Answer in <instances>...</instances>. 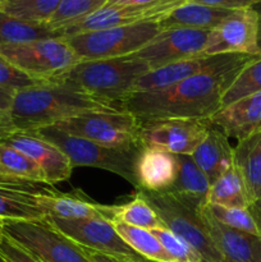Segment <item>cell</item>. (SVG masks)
Masks as SVG:
<instances>
[{
    "label": "cell",
    "instance_id": "ac0fdd59",
    "mask_svg": "<svg viewBox=\"0 0 261 262\" xmlns=\"http://www.w3.org/2000/svg\"><path fill=\"white\" fill-rule=\"evenodd\" d=\"M49 184L0 179V219L41 220L46 214L38 204V196L53 192Z\"/></svg>",
    "mask_w": 261,
    "mask_h": 262
},
{
    "label": "cell",
    "instance_id": "7dc6e473",
    "mask_svg": "<svg viewBox=\"0 0 261 262\" xmlns=\"http://www.w3.org/2000/svg\"><path fill=\"white\" fill-rule=\"evenodd\" d=\"M0 262H7V261H5V260H4V258H3V257H2V256H0Z\"/></svg>",
    "mask_w": 261,
    "mask_h": 262
},
{
    "label": "cell",
    "instance_id": "74e56055",
    "mask_svg": "<svg viewBox=\"0 0 261 262\" xmlns=\"http://www.w3.org/2000/svg\"><path fill=\"white\" fill-rule=\"evenodd\" d=\"M258 0H186V3H196V4L209 5V7L222 8V9H243L251 8Z\"/></svg>",
    "mask_w": 261,
    "mask_h": 262
},
{
    "label": "cell",
    "instance_id": "d4e9b609",
    "mask_svg": "<svg viewBox=\"0 0 261 262\" xmlns=\"http://www.w3.org/2000/svg\"><path fill=\"white\" fill-rule=\"evenodd\" d=\"M205 204L240 209H250L252 206L243 177L237 166L233 165L210 184Z\"/></svg>",
    "mask_w": 261,
    "mask_h": 262
},
{
    "label": "cell",
    "instance_id": "bcb514c9",
    "mask_svg": "<svg viewBox=\"0 0 261 262\" xmlns=\"http://www.w3.org/2000/svg\"><path fill=\"white\" fill-rule=\"evenodd\" d=\"M120 0H107V4H115V3H119Z\"/></svg>",
    "mask_w": 261,
    "mask_h": 262
},
{
    "label": "cell",
    "instance_id": "ffe728a7",
    "mask_svg": "<svg viewBox=\"0 0 261 262\" xmlns=\"http://www.w3.org/2000/svg\"><path fill=\"white\" fill-rule=\"evenodd\" d=\"M135 170L138 189L168 191L177 178L176 155L160 147H141Z\"/></svg>",
    "mask_w": 261,
    "mask_h": 262
},
{
    "label": "cell",
    "instance_id": "7bdbcfd3",
    "mask_svg": "<svg viewBox=\"0 0 261 262\" xmlns=\"http://www.w3.org/2000/svg\"><path fill=\"white\" fill-rule=\"evenodd\" d=\"M250 210H251V212H252L253 216H255L256 223H257L258 230H260V235H258V238H260V248H261V211L258 209H256L255 206H251Z\"/></svg>",
    "mask_w": 261,
    "mask_h": 262
},
{
    "label": "cell",
    "instance_id": "7402d4cb",
    "mask_svg": "<svg viewBox=\"0 0 261 262\" xmlns=\"http://www.w3.org/2000/svg\"><path fill=\"white\" fill-rule=\"evenodd\" d=\"M191 156L210 184L234 165V147L230 145L229 138L211 125Z\"/></svg>",
    "mask_w": 261,
    "mask_h": 262
},
{
    "label": "cell",
    "instance_id": "836d02e7",
    "mask_svg": "<svg viewBox=\"0 0 261 262\" xmlns=\"http://www.w3.org/2000/svg\"><path fill=\"white\" fill-rule=\"evenodd\" d=\"M210 214L227 227L241 232L250 233L253 235H260L257 223L250 209H240V207H223L217 205L205 204Z\"/></svg>",
    "mask_w": 261,
    "mask_h": 262
},
{
    "label": "cell",
    "instance_id": "9c48e42d",
    "mask_svg": "<svg viewBox=\"0 0 261 262\" xmlns=\"http://www.w3.org/2000/svg\"><path fill=\"white\" fill-rule=\"evenodd\" d=\"M4 235L44 262H91L82 247L69 239L49 220H4Z\"/></svg>",
    "mask_w": 261,
    "mask_h": 262
},
{
    "label": "cell",
    "instance_id": "484cf974",
    "mask_svg": "<svg viewBox=\"0 0 261 262\" xmlns=\"http://www.w3.org/2000/svg\"><path fill=\"white\" fill-rule=\"evenodd\" d=\"M58 37H64L60 30H54L46 23L27 22L0 10V45Z\"/></svg>",
    "mask_w": 261,
    "mask_h": 262
},
{
    "label": "cell",
    "instance_id": "ba28073f",
    "mask_svg": "<svg viewBox=\"0 0 261 262\" xmlns=\"http://www.w3.org/2000/svg\"><path fill=\"white\" fill-rule=\"evenodd\" d=\"M158 22H140L68 36L67 41L81 60L117 59L132 55L160 33Z\"/></svg>",
    "mask_w": 261,
    "mask_h": 262
},
{
    "label": "cell",
    "instance_id": "d6a6232c",
    "mask_svg": "<svg viewBox=\"0 0 261 262\" xmlns=\"http://www.w3.org/2000/svg\"><path fill=\"white\" fill-rule=\"evenodd\" d=\"M106 4L107 0H61L48 25L54 30H61L97 12Z\"/></svg>",
    "mask_w": 261,
    "mask_h": 262
},
{
    "label": "cell",
    "instance_id": "b9f144b4",
    "mask_svg": "<svg viewBox=\"0 0 261 262\" xmlns=\"http://www.w3.org/2000/svg\"><path fill=\"white\" fill-rule=\"evenodd\" d=\"M117 260L119 262H151L146 258H143L142 256L136 255V256H123V257H117Z\"/></svg>",
    "mask_w": 261,
    "mask_h": 262
},
{
    "label": "cell",
    "instance_id": "7c38bea8",
    "mask_svg": "<svg viewBox=\"0 0 261 262\" xmlns=\"http://www.w3.org/2000/svg\"><path fill=\"white\" fill-rule=\"evenodd\" d=\"M219 54L261 55L257 45V15L252 8L232 10L216 27L209 31L200 56Z\"/></svg>",
    "mask_w": 261,
    "mask_h": 262
},
{
    "label": "cell",
    "instance_id": "1f68e13d",
    "mask_svg": "<svg viewBox=\"0 0 261 262\" xmlns=\"http://www.w3.org/2000/svg\"><path fill=\"white\" fill-rule=\"evenodd\" d=\"M257 92H261V55L243 67L223 95L222 104L227 106Z\"/></svg>",
    "mask_w": 261,
    "mask_h": 262
},
{
    "label": "cell",
    "instance_id": "277c9868",
    "mask_svg": "<svg viewBox=\"0 0 261 262\" xmlns=\"http://www.w3.org/2000/svg\"><path fill=\"white\" fill-rule=\"evenodd\" d=\"M138 193L155 210L166 229L186 241L200 253L202 262H223L200 216V207L205 201L179 196L169 191L138 189Z\"/></svg>",
    "mask_w": 261,
    "mask_h": 262
},
{
    "label": "cell",
    "instance_id": "f35d334b",
    "mask_svg": "<svg viewBox=\"0 0 261 262\" xmlns=\"http://www.w3.org/2000/svg\"><path fill=\"white\" fill-rule=\"evenodd\" d=\"M17 132L10 120L9 113H0V141H5Z\"/></svg>",
    "mask_w": 261,
    "mask_h": 262
},
{
    "label": "cell",
    "instance_id": "9a60e30c",
    "mask_svg": "<svg viewBox=\"0 0 261 262\" xmlns=\"http://www.w3.org/2000/svg\"><path fill=\"white\" fill-rule=\"evenodd\" d=\"M54 228L73 241L76 245L105 255L123 257L137 253L119 237L114 224L104 219H61L48 216Z\"/></svg>",
    "mask_w": 261,
    "mask_h": 262
},
{
    "label": "cell",
    "instance_id": "3957f363",
    "mask_svg": "<svg viewBox=\"0 0 261 262\" xmlns=\"http://www.w3.org/2000/svg\"><path fill=\"white\" fill-rule=\"evenodd\" d=\"M148 71L145 61L129 56L81 60L58 81L73 84L90 96L119 109L120 102L132 94L136 81Z\"/></svg>",
    "mask_w": 261,
    "mask_h": 262
},
{
    "label": "cell",
    "instance_id": "60d3db41",
    "mask_svg": "<svg viewBox=\"0 0 261 262\" xmlns=\"http://www.w3.org/2000/svg\"><path fill=\"white\" fill-rule=\"evenodd\" d=\"M251 8L255 10L256 15H257V45H258V50H260V54H261V0H258L257 3H255Z\"/></svg>",
    "mask_w": 261,
    "mask_h": 262
},
{
    "label": "cell",
    "instance_id": "30bf717a",
    "mask_svg": "<svg viewBox=\"0 0 261 262\" xmlns=\"http://www.w3.org/2000/svg\"><path fill=\"white\" fill-rule=\"evenodd\" d=\"M258 55L247 54H219L211 56H194L153 69L136 81L132 94L166 89L200 73L245 67ZM130 94V95H132Z\"/></svg>",
    "mask_w": 261,
    "mask_h": 262
},
{
    "label": "cell",
    "instance_id": "f546056e",
    "mask_svg": "<svg viewBox=\"0 0 261 262\" xmlns=\"http://www.w3.org/2000/svg\"><path fill=\"white\" fill-rule=\"evenodd\" d=\"M61 0H0V10L12 17L33 23H46Z\"/></svg>",
    "mask_w": 261,
    "mask_h": 262
},
{
    "label": "cell",
    "instance_id": "ee69618b",
    "mask_svg": "<svg viewBox=\"0 0 261 262\" xmlns=\"http://www.w3.org/2000/svg\"><path fill=\"white\" fill-rule=\"evenodd\" d=\"M3 223H4V220L0 219V239L4 237V232H3Z\"/></svg>",
    "mask_w": 261,
    "mask_h": 262
},
{
    "label": "cell",
    "instance_id": "e575fe53",
    "mask_svg": "<svg viewBox=\"0 0 261 262\" xmlns=\"http://www.w3.org/2000/svg\"><path fill=\"white\" fill-rule=\"evenodd\" d=\"M151 233L158 238L173 262H202V257L194 248L166 228L153 229Z\"/></svg>",
    "mask_w": 261,
    "mask_h": 262
},
{
    "label": "cell",
    "instance_id": "52a82bcc",
    "mask_svg": "<svg viewBox=\"0 0 261 262\" xmlns=\"http://www.w3.org/2000/svg\"><path fill=\"white\" fill-rule=\"evenodd\" d=\"M0 55L40 82H55L81 59L66 37L0 45Z\"/></svg>",
    "mask_w": 261,
    "mask_h": 262
},
{
    "label": "cell",
    "instance_id": "d590c367",
    "mask_svg": "<svg viewBox=\"0 0 261 262\" xmlns=\"http://www.w3.org/2000/svg\"><path fill=\"white\" fill-rule=\"evenodd\" d=\"M38 83H46L40 82L37 79H33L25 72L18 69L13 66L9 60L0 55V87L12 92H18L20 90H25L27 87L36 86Z\"/></svg>",
    "mask_w": 261,
    "mask_h": 262
},
{
    "label": "cell",
    "instance_id": "e0dca14e",
    "mask_svg": "<svg viewBox=\"0 0 261 262\" xmlns=\"http://www.w3.org/2000/svg\"><path fill=\"white\" fill-rule=\"evenodd\" d=\"M5 142L32 159L41 168L49 186L71 178L73 165L68 156L49 141L32 132H15Z\"/></svg>",
    "mask_w": 261,
    "mask_h": 262
},
{
    "label": "cell",
    "instance_id": "4dcf8cb0",
    "mask_svg": "<svg viewBox=\"0 0 261 262\" xmlns=\"http://www.w3.org/2000/svg\"><path fill=\"white\" fill-rule=\"evenodd\" d=\"M114 222L147 230L165 228L155 210L140 193L136 194L132 201L124 205H118Z\"/></svg>",
    "mask_w": 261,
    "mask_h": 262
},
{
    "label": "cell",
    "instance_id": "8fae6325",
    "mask_svg": "<svg viewBox=\"0 0 261 262\" xmlns=\"http://www.w3.org/2000/svg\"><path fill=\"white\" fill-rule=\"evenodd\" d=\"M184 3L186 0H163L150 5H128L119 3L106 4L97 12L61 28L60 31L64 37H68L77 33L106 30L140 22H159L168 13Z\"/></svg>",
    "mask_w": 261,
    "mask_h": 262
},
{
    "label": "cell",
    "instance_id": "8d00e7d4",
    "mask_svg": "<svg viewBox=\"0 0 261 262\" xmlns=\"http://www.w3.org/2000/svg\"><path fill=\"white\" fill-rule=\"evenodd\" d=\"M0 256L7 262H42L7 235L0 239Z\"/></svg>",
    "mask_w": 261,
    "mask_h": 262
},
{
    "label": "cell",
    "instance_id": "6da1fadb",
    "mask_svg": "<svg viewBox=\"0 0 261 262\" xmlns=\"http://www.w3.org/2000/svg\"><path fill=\"white\" fill-rule=\"evenodd\" d=\"M242 68L200 73L166 89L132 94L120 102L119 109L133 114L140 122L210 119L223 107V95Z\"/></svg>",
    "mask_w": 261,
    "mask_h": 262
},
{
    "label": "cell",
    "instance_id": "2e32d148",
    "mask_svg": "<svg viewBox=\"0 0 261 262\" xmlns=\"http://www.w3.org/2000/svg\"><path fill=\"white\" fill-rule=\"evenodd\" d=\"M200 216L223 262H261L260 238L257 235L222 224L210 214L205 204L200 207Z\"/></svg>",
    "mask_w": 261,
    "mask_h": 262
},
{
    "label": "cell",
    "instance_id": "f6af8a7d",
    "mask_svg": "<svg viewBox=\"0 0 261 262\" xmlns=\"http://www.w3.org/2000/svg\"><path fill=\"white\" fill-rule=\"evenodd\" d=\"M252 206H255L256 209H258V210H260V211H261V200H260V201H258V202H256V204H253Z\"/></svg>",
    "mask_w": 261,
    "mask_h": 262
},
{
    "label": "cell",
    "instance_id": "8992f818",
    "mask_svg": "<svg viewBox=\"0 0 261 262\" xmlns=\"http://www.w3.org/2000/svg\"><path fill=\"white\" fill-rule=\"evenodd\" d=\"M53 127L95 143L119 150H140L141 122L123 110L89 112L68 118Z\"/></svg>",
    "mask_w": 261,
    "mask_h": 262
},
{
    "label": "cell",
    "instance_id": "5b68a950",
    "mask_svg": "<svg viewBox=\"0 0 261 262\" xmlns=\"http://www.w3.org/2000/svg\"><path fill=\"white\" fill-rule=\"evenodd\" d=\"M38 137L60 148L74 166H90L102 169L122 177L138 188L136 179V160L140 150H119L95 143L84 138L68 135L58 128L44 127L33 130Z\"/></svg>",
    "mask_w": 261,
    "mask_h": 262
},
{
    "label": "cell",
    "instance_id": "44dd1931",
    "mask_svg": "<svg viewBox=\"0 0 261 262\" xmlns=\"http://www.w3.org/2000/svg\"><path fill=\"white\" fill-rule=\"evenodd\" d=\"M38 204L45 211L46 217L61 219H104L114 222L118 205H101L81 196L53 192L38 196Z\"/></svg>",
    "mask_w": 261,
    "mask_h": 262
},
{
    "label": "cell",
    "instance_id": "681fc988",
    "mask_svg": "<svg viewBox=\"0 0 261 262\" xmlns=\"http://www.w3.org/2000/svg\"><path fill=\"white\" fill-rule=\"evenodd\" d=\"M42 262H44V261H42Z\"/></svg>",
    "mask_w": 261,
    "mask_h": 262
},
{
    "label": "cell",
    "instance_id": "ab89813d",
    "mask_svg": "<svg viewBox=\"0 0 261 262\" xmlns=\"http://www.w3.org/2000/svg\"><path fill=\"white\" fill-rule=\"evenodd\" d=\"M79 247H81V246H79ZM82 250H83L86 257L91 262H119L114 256L105 255V253L97 252V251L94 250H89V248L84 247H82Z\"/></svg>",
    "mask_w": 261,
    "mask_h": 262
},
{
    "label": "cell",
    "instance_id": "d6986e66",
    "mask_svg": "<svg viewBox=\"0 0 261 262\" xmlns=\"http://www.w3.org/2000/svg\"><path fill=\"white\" fill-rule=\"evenodd\" d=\"M209 120L210 125L238 142L261 129V92L223 106Z\"/></svg>",
    "mask_w": 261,
    "mask_h": 262
},
{
    "label": "cell",
    "instance_id": "83f0119b",
    "mask_svg": "<svg viewBox=\"0 0 261 262\" xmlns=\"http://www.w3.org/2000/svg\"><path fill=\"white\" fill-rule=\"evenodd\" d=\"M177 178L169 192L179 196L205 201L210 182L191 155H176Z\"/></svg>",
    "mask_w": 261,
    "mask_h": 262
},
{
    "label": "cell",
    "instance_id": "cb8c5ba5",
    "mask_svg": "<svg viewBox=\"0 0 261 262\" xmlns=\"http://www.w3.org/2000/svg\"><path fill=\"white\" fill-rule=\"evenodd\" d=\"M234 165L241 171L251 202L261 200V129L234 147Z\"/></svg>",
    "mask_w": 261,
    "mask_h": 262
},
{
    "label": "cell",
    "instance_id": "4fadbf2b",
    "mask_svg": "<svg viewBox=\"0 0 261 262\" xmlns=\"http://www.w3.org/2000/svg\"><path fill=\"white\" fill-rule=\"evenodd\" d=\"M209 128L207 119L145 120L141 122V147H160L174 155H191Z\"/></svg>",
    "mask_w": 261,
    "mask_h": 262
},
{
    "label": "cell",
    "instance_id": "f1b7e54d",
    "mask_svg": "<svg viewBox=\"0 0 261 262\" xmlns=\"http://www.w3.org/2000/svg\"><path fill=\"white\" fill-rule=\"evenodd\" d=\"M113 224L119 237L137 255L142 256L143 258L151 262H173L158 238L151 233V230L141 229V228L123 224L119 222H113Z\"/></svg>",
    "mask_w": 261,
    "mask_h": 262
},
{
    "label": "cell",
    "instance_id": "7a4b0ae2",
    "mask_svg": "<svg viewBox=\"0 0 261 262\" xmlns=\"http://www.w3.org/2000/svg\"><path fill=\"white\" fill-rule=\"evenodd\" d=\"M119 110L63 81L27 87L13 96L9 117L17 132H33L89 112Z\"/></svg>",
    "mask_w": 261,
    "mask_h": 262
},
{
    "label": "cell",
    "instance_id": "603a6c76",
    "mask_svg": "<svg viewBox=\"0 0 261 262\" xmlns=\"http://www.w3.org/2000/svg\"><path fill=\"white\" fill-rule=\"evenodd\" d=\"M232 10L209 7L196 3H184L159 20L161 31L170 28H191V30L211 31L216 27Z\"/></svg>",
    "mask_w": 261,
    "mask_h": 262
},
{
    "label": "cell",
    "instance_id": "c3c4849f",
    "mask_svg": "<svg viewBox=\"0 0 261 262\" xmlns=\"http://www.w3.org/2000/svg\"><path fill=\"white\" fill-rule=\"evenodd\" d=\"M0 179H2V178H0Z\"/></svg>",
    "mask_w": 261,
    "mask_h": 262
},
{
    "label": "cell",
    "instance_id": "4316f807",
    "mask_svg": "<svg viewBox=\"0 0 261 262\" xmlns=\"http://www.w3.org/2000/svg\"><path fill=\"white\" fill-rule=\"evenodd\" d=\"M0 178L46 184L40 166L5 141H0Z\"/></svg>",
    "mask_w": 261,
    "mask_h": 262
},
{
    "label": "cell",
    "instance_id": "5bb4252c",
    "mask_svg": "<svg viewBox=\"0 0 261 262\" xmlns=\"http://www.w3.org/2000/svg\"><path fill=\"white\" fill-rule=\"evenodd\" d=\"M207 35L209 31L191 28L164 30L141 50L128 56L145 61L150 71H153L166 64L200 56L206 43Z\"/></svg>",
    "mask_w": 261,
    "mask_h": 262
}]
</instances>
